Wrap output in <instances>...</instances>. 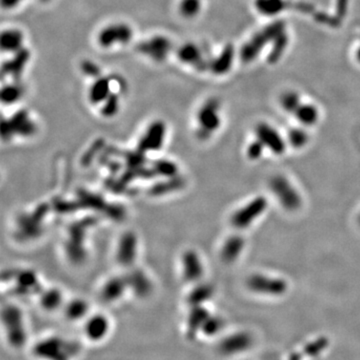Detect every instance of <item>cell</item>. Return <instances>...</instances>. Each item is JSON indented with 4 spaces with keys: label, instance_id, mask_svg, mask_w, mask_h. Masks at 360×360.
Segmentation results:
<instances>
[{
    "label": "cell",
    "instance_id": "5",
    "mask_svg": "<svg viewBox=\"0 0 360 360\" xmlns=\"http://www.w3.org/2000/svg\"><path fill=\"white\" fill-rule=\"evenodd\" d=\"M269 188L278 203L286 211L294 212L302 206V197L291 181L283 175L277 174L269 180Z\"/></svg>",
    "mask_w": 360,
    "mask_h": 360
},
{
    "label": "cell",
    "instance_id": "25",
    "mask_svg": "<svg viewBox=\"0 0 360 360\" xmlns=\"http://www.w3.org/2000/svg\"><path fill=\"white\" fill-rule=\"evenodd\" d=\"M244 247L245 240L242 236L237 234L231 235L224 240L220 248V259L225 264H231L242 255Z\"/></svg>",
    "mask_w": 360,
    "mask_h": 360
},
{
    "label": "cell",
    "instance_id": "1",
    "mask_svg": "<svg viewBox=\"0 0 360 360\" xmlns=\"http://www.w3.org/2000/svg\"><path fill=\"white\" fill-rule=\"evenodd\" d=\"M30 351L35 360H77L82 352V346L74 339L49 334L31 344Z\"/></svg>",
    "mask_w": 360,
    "mask_h": 360
},
{
    "label": "cell",
    "instance_id": "14",
    "mask_svg": "<svg viewBox=\"0 0 360 360\" xmlns=\"http://www.w3.org/2000/svg\"><path fill=\"white\" fill-rule=\"evenodd\" d=\"M255 136L265 149L276 155H282L286 150V141L272 125L260 122L255 128Z\"/></svg>",
    "mask_w": 360,
    "mask_h": 360
},
{
    "label": "cell",
    "instance_id": "31",
    "mask_svg": "<svg viewBox=\"0 0 360 360\" xmlns=\"http://www.w3.org/2000/svg\"><path fill=\"white\" fill-rule=\"evenodd\" d=\"M255 9L266 16H276L288 7L285 0H255Z\"/></svg>",
    "mask_w": 360,
    "mask_h": 360
},
{
    "label": "cell",
    "instance_id": "7",
    "mask_svg": "<svg viewBox=\"0 0 360 360\" xmlns=\"http://www.w3.org/2000/svg\"><path fill=\"white\" fill-rule=\"evenodd\" d=\"M267 207V199L264 196H256L233 212L230 216V224L236 229H246L266 211Z\"/></svg>",
    "mask_w": 360,
    "mask_h": 360
},
{
    "label": "cell",
    "instance_id": "17",
    "mask_svg": "<svg viewBox=\"0 0 360 360\" xmlns=\"http://www.w3.org/2000/svg\"><path fill=\"white\" fill-rule=\"evenodd\" d=\"M133 31L125 23H114L106 26L98 34V43L108 48L115 44H126L131 40Z\"/></svg>",
    "mask_w": 360,
    "mask_h": 360
},
{
    "label": "cell",
    "instance_id": "38",
    "mask_svg": "<svg viewBox=\"0 0 360 360\" xmlns=\"http://www.w3.org/2000/svg\"><path fill=\"white\" fill-rule=\"evenodd\" d=\"M264 150L265 147L263 146V144L255 138V141L250 142V144L246 149V156L250 160H257L263 155Z\"/></svg>",
    "mask_w": 360,
    "mask_h": 360
},
{
    "label": "cell",
    "instance_id": "20",
    "mask_svg": "<svg viewBox=\"0 0 360 360\" xmlns=\"http://www.w3.org/2000/svg\"><path fill=\"white\" fill-rule=\"evenodd\" d=\"M14 282H15V292L18 295L27 297V295H38L41 290L43 286L40 284V280L37 274L32 270H22L16 272L14 276Z\"/></svg>",
    "mask_w": 360,
    "mask_h": 360
},
{
    "label": "cell",
    "instance_id": "2",
    "mask_svg": "<svg viewBox=\"0 0 360 360\" xmlns=\"http://www.w3.org/2000/svg\"><path fill=\"white\" fill-rule=\"evenodd\" d=\"M1 325L7 345L14 350H22L28 343V329L22 308L12 303L6 304L1 311Z\"/></svg>",
    "mask_w": 360,
    "mask_h": 360
},
{
    "label": "cell",
    "instance_id": "16",
    "mask_svg": "<svg viewBox=\"0 0 360 360\" xmlns=\"http://www.w3.org/2000/svg\"><path fill=\"white\" fill-rule=\"evenodd\" d=\"M129 291L126 276H114L107 278L102 283L99 295L106 304H115Z\"/></svg>",
    "mask_w": 360,
    "mask_h": 360
},
{
    "label": "cell",
    "instance_id": "27",
    "mask_svg": "<svg viewBox=\"0 0 360 360\" xmlns=\"http://www.w3.org/2000/svg\"><path fill=\"white\" fill-rule=\"evenodd\" d=\"M214 294V287L209 283L198 282L193 284V287L186 297V303L189 306L205 305Z\"/></svg>",
    "mask_w": 360,
    "mask_h": 360
},
{
    "label": "cell",
    "instance_id": "34",
    "mask_svg": "<svg viewBox=\"0 0 360 360\" xmlns=\"http://www.w3.org/2000/svg\"><path fill=\"white\" fill-rule=\"evenodd\" d=\"M301 103V98L295 91H286L280 96V106L286 113L294 114Z\"/></svg>",
    "mask_w": 360,
    "mask_h": 360
},
{
    "label": "cell",
    "instance_id": "37",
    "mask_svg": "<svg viewBox=\"0 0 360 360\" xmlns=\"http://www.w3.org/2000/svg\"><path fill=\"white\" fill-rule=\"evenodd\" d=\"M201 6V0H181L179 3V12L185 18H193L199 14Z\"/></svg>",
    "mask_w": 360,
    "mask_h": 360
},
{
    "label": "cell",
    "instance_id": "13",
    "mask_svg": "<svg viewBox=\"0 0 360 360\" xmlns=\"http://www.w3.org/2000/svg\"><path fill=\"white\" fill-rule=\"evenodd\" d=\"M166 132V124L162 120L153 121L138 140L137 151L143 154L159 151L164 145Z\"/></svg>",
    "mask_w": 360,
    "mask_h": 360
},
{
    "label": "cell",
    "instance_id": "8",
    "mask_svg": "<svg viewBox=\"0 0 360 360\" xmlns=\"http://www.w3.org/2000/svg\"><path fill=\"white\" fill-rule=\"evenodd\" d=\"M36 131L37 126L26 110H19L1 122V135L4 140H10L15 136L31 137Z\"/></svg>",
    "mask_w": 360,
    "mask_h": 360
},
{
    "label": "cell",
    "instance_id": "24",
    "mask_svg": "<svg viewBox=\"0 0 360 360\" xmlns=\"http://www.w3.org/2000/svg\"><path fill=\"white\" fill-rule=\"evenodd\" d=\"M30 52L27 48H22L19 51L15 52V55L2 64V75L10 76L14 81H19L22 79L23 71L25 66L29 61Z\"/></svg>",
    "mask_w": 360,
    "mask_h": 360
},
{
    "label": "cell",
    "instance_id": "41",
    "mask_svg": "<svg viewBox=\"0 0 360 360\" xmlns=\"http://www.w3.org/2000/svg\"><path fill=\"white\" fill-rule=\"evenodd\" d=\"M358 224L360 225V213L359 215H358Z\"/></svg>",
    "mask_w": 360,
    "mask_h": 360
},
{
    "label": "cell",
    "instance_id": "40",
    "mask_svg": "<svg viewBox=\"0 0 360 360\" xmlns=\"http://www.w3.org/2000/svg\"><path fill=\"white\" fill-rule=\"evenodd\" d=\"M22 0H1L2 6L6 9H10L15 7L16 5H18Z\"/></svg>",
    "mask_w": 360,
    "mask_h": 360
},
{
    "label": "cell",
    "instance_id": "30",
    "mask_svg": "<svg viewBox=\"0 0 360 360\" xmlns=\"http://www.w3.org/2000/svg\"><path fill=\"white\" fill-rule=\"evenodd\" d=\"M298 122L304 126H313L319 120L317 107L310 103H301L293 114Z\"/></svg>",
    "mask_w": 360,
    "mask_h": 360
},
{
    "label": "cell",
    "instance_id": "39",
    "mask_svg": "<svg viewBox=\"0 0 360 360\" xmlns=\"http://www.w3.org/2000/svg\"><path fill=\"white\" fill-rule=\"evenodd\" d=\"M81 70L86 76L93 77V78H98L101 76V69L100 67L91 61V60H84L81 63Z\"/></svg>",
    "mask_w": 360,
    "mask_h": 360
},
{
    "label": "cell",
    "instance_id": "28",
    "mask_svg": "<svg viewBox=\"0 0 360 360\" xmlns=\"http://www.w3.org/2000/svg\"><path fill=\"white\" fill-rule=\"evenodd\" d=\"M110 87L111 79L109 77L100 76L96 78L88 92L89 101L95 105L102 104L105 101L106 98L112 93Z\"/></svg>",
    "mask_w": 360,
    "mask_h": 360
},
{
    "label": "cell",
    "instance_id": "23",
    "mask_svg": "<svg viewBox=\"0 0 360 360\" xmlns=\"http://www.w3.org/2000/svg\"><path fill=\"white\" fill-rule=\"evenodd\" d=\"M37 298L39 307L46 313L61 311L66 302L63 291L56 286L43 288Z\"/></svg>",
    "mask_w": 360,
    "mask_h": 360
},
{
    "label": "cell",
    "instance_id": "15",
    "mask_svg": "<svg viewBox=\"0 0 360 360\" xmlns=\"http://www.w3.org/2000/svg\"><path fill=\"white\" fill-rule=\"evenodd\" d=\"M172 49V43L165 36L156 35L137 45V50L141 54L156 62L164 61Z\"/></svg>",
    "mask_w": 360,
    "mask_h": 360
},
{
    "label": "cell",
    "instance_id": "21",
    "mask_svg": "<svg viewBox=\"0 0 360 360\" xmlns=\"http://www.w3.org/2000/svg\"><path fill=\"white\" fill-rule=\"evenodd\" d=\"M177 56L181 62L191 65L197 70L205 71L209 69L210 61H206L201 48L194 43L181 45L177 51Z\"/></svg>",
    "mask_w": 360,
    "mask_h": 360
},
{
    "label": "cell",
    "instance_id": "19",
    "mask_svg": "<svg viewBox=\"0 0 360 360\" xmlns=\"http://www.w3.org/2000/svg\"><path fill=\"white\" fill-rule=\"evenodd\" d=\"M210 313L211 312L205 307V305L189 306L184 321L185 336L190 340L198 337L204 321Z\"/></svg>",
    "mask_w": 360,
    "mask_h": 360
},
{
    "label": "cell",
    "instance_id": "35",
    "mask_svg": "<svg viewBox=\"0 0 360 360\" xmlns=\"http://www.w3.org/2000/svg\"><path fill=\"white\" fill-rule=\"evenodd\" d=\"M288 143L293 149H303L309 141V135L303 128H292L288 132Z\"/></svg>",
    "mask_w": 360,
    "mask_h": 360
},
{
    "label": "cell",
    "instance_id": "32",
    "mask_svg": "<svg viewBox=\"0 0 360 360\" xmlns=\"http://www.w3.org/2000/svg\"><path fill=\"white\" fill-rule=\"evenodd\" d=\"M224 328V320L219 315H210L204 321L199 336L204 338H214L218 336Z\"/></svg>",
    "mask_w": 360,
    "mask_h": 360
},
{
    "label": "cell",
    "instance_id": "26",
    "mask_svg": "<svg viewBox=\"0 0 360 360\" xmlns=\"http://www.w3.org/2000/svg\"><path fill=\"white\" fill-rule=\"evenodd\" d=\"M235 50L231 44L226 45L217 57L210 60L209 70L215 75H223L232 67Z\"/></svg>",
    "mask_w": 360,
    "mask_h": 360
},
{
    "label": "cell",
    "instance_id": "18",
    "mask_svg": "<svg viewBox=\"0 0 360 360\" xmlns=\"http://www.w3.org/2000/svg\"><path fill=\"white\" fill-rule=\"evenodd\" d=\"M128 288L135 297L145 299L149 297L153 290V282L150 276L142 269L132 267L126 274Z\"/></svg>",
    "mask_w": 360,
    "mask_h": 360
},
{
    "label": "cell",
    "instance_id": "10",
    "mask_svg": "<svg viewBox=\"0 0 360 360\" xmlns=\"http://www.w3.org/2000/svg\"><path fill=\"white\" fill-rule=\"evenodd\" d=\"M139 239L137 234L132 230L122 233L116 243L115 259L121 267L132 268L138 257Z\"/></svg>",
    "mask_w": 360,
    "mask_h": 360
},
{
    "label": "cell",
    "instance_id": "29",
    "mask_svg": "<svg viewBox=\"0 0 360 360\" xmlns=\"http://www.w3.org/2000/svg\"><path fill=\"white\" fill-rule=\"evenodd\" d=\"M23 33L18 29L4 30L1 34V48L6 52H17L23 48Z\"/></svg>",
    "mask_w": 360,
    "mask_h": 360
},
{
    "label": "cell",
    "instance_id": "3",
    "mask_svg": "<svg viewBox=\"0 0 360 360\" xmlns=\"http://www.w3.org/2000/svg\"><path fill=\"white\" fill-rule=\"evenodd\" d=\"M284 32L285 24L283 22H273L262 30L258 31L251 39H249V41L243 45L240 51L241 59L244 62H250L255 60L266 45L274 43Z\"/></svg>",
    "mask_w": 360,
    "mask_h": 360
},
{
    "label": "cell",
    "instance_id": "11",
    "mask_svg": "<svg viewBox=\"0 0 360 360\" xmlns=\"http://www.w3.org/2000/svg\"><path fill=\"white\" fill-rule=\"evenodd\" d=\"M253 346V338L246 331H236L223 336L217 344V351L223 357H235Z\"/></svg>",
    "mask_w": 360,
    "mask_h": 360
},
{
    "label": "cell",
    "instance_id": "36",
    "mask_svg": "<svg viewBox=\"0 0 360 360\" xmlns=\"http://www.w3.org/2000/svg\"><path fill=\"white\" fill-rule=\"evenodd\" d=\"M120 108V100H119V96L112 92L107 98L105 101L101 104V109H100V113L102 116H104L106 118H111L114 117Z\"/></svg>",
    "mask_w": 360,
    "mask_h": 360
},
{
    "label": "cell",
    "instance_id": "12",
    "mask_svg": "<svg viewBox=\"0 0 360 360\" xmlns=\"http://www.w3.org/2000/svg\"><path fill=\"white\" fill-rule=\"evenodd\" d=\"M179 263L180 274L185 282L193 285L202 281L205 274V267L201 256L196 250H184L180 255Z\"/></svg>",
    "mask_w": 360,
    "mask_h": 360
},
{
    "label": "cell",
    "instance_id": "4",
    "mask_svg": "<svg viewBox=\"0 0 360 360\" xmlns=\"http://www.w3.org/2000/svg\"><path fill=\"white\" fill-rule=\"evenodd\" d=\"M196 135L200 140H207L221 126L220 103L217 99L210 98L199 108L196 114Z\"/></svg>",
    "mask_w": 360,
    "mask_h": 360
},
{
    "label": "cell",
    "instance_id": "6",
    "mask_svg": "<svg viewBox=\"0 0 360 360\" xmlns=\"http://www.w3.org/2000/svg\"><path fill=\"white\" fill-rule=\"evenodd\" d=\"M81 324L83 337L93 345L105 342L112 332V320L104 312H91Z\"/></svg>",
    "mask_w": 360,
    "mask_h": 360
},
{
    "label": "cell",
    "instance_id": "22",
    "mask_svg": "<svg viewBox=\"0 0 360 360\" xmlns=\"http://www.w3.org/2000/svg\"><path fill=\"white\" fill-rule=\"evenodd\" d=\"M61 312L67 321L72 323H82L92 311L89 302L85 298L73 297L66 300Z\"/></svg>",
    "mask_w": 360,
    "mask_h": 360
},
{
    "label": "cell",
    "instance_id": "42",
    "mask_svg": "<svg viewBox=\"0 0 360 360\" xmlns=\"http://www.w3.org/2000/svg\"><path fill=\"white\" fill-rule=\"evenodd\" d=\"M43 2H48V1H50V0H41Z\"/></svg>",
    "mask_w": 360,
    "mask_h": 360
},
{
    "label": "cell",
    "instance_id": "9",
    "mask_svg": "<svg viewBox=\"0 0 360 360\" xmlns=\"http://www.w3.org/2000/svg\"><path fill=\"white\" fill-rule=\"evenodd\" d=\"M247 288L260 295L281 297L287 292L288 284L283 278L256 273L246 281Z\"/></svg>",
    "mask_w": 360,
    "mask_h": 360
},
{
    "label": "cell",
    "instance_id": "33",
    "mask_svg": "<svg viewBox=\"0 0 360 360\" xmlns=\"http://www.w3.org/2000/svg\"><path fill=\"white\" fill-rule=\"evenodd\" d=\"M24 93V88L19 81H15L14 83L5 85L1 89V102L6 105L13 104L20 100Z\"/></svg>",
    "mask_w": 360,
    "mask_h": 360
}]
</instances>
